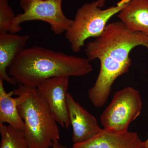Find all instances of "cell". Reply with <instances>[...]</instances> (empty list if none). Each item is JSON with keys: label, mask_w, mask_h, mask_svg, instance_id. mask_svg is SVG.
<instances>
[{"label": "cell", "mask_w": 148, "mask_h": 148, "mask_svg": "<svg viewBox=\"0 0 148 148\" xmlns=\"http://www.w3.org/2000/svg\"><path fill=\"white\" fill-rule=\"evenodd\" d=\"M28 35H18L12 33L0 34V79L13 85L17 84L7 73L12 61L30 40Z\"/></svg>", "instance_id": "30bf717a"}, {"label": "cell", "mask_w": 148, "mask_h": 148, "mask_svg": "<svg viewBox=\"0 0 148 148\" xmlns=\"http://www.w3.org/2000/svg\"><path fill=\"white\" fill-rule=\"evenodd\" d=\"M92 70L87 58L35 46L21 51L9 67L8 72L17 84L37 87L49 79L84 76Z\"/></svg>", "instance_id": "7a4b0ae2"}, {"label": "cell", "mask_w": 148, "mask_h": 148, "mask_svg": "<svg viewBox=\"0 0 148 148\" xmlns=\"http://www.w3.org/2000/svg\"><path fill=\"white\" fill-rule=\"evenodd\" d=\"M117 16L130 31L148 37V0H132Z\"/></svg>", "instance_id": "8fae6325"}, {"label": "cell", "mask_w": 148, "mask_h": 148, "mask_svg": "<svg viewBox=\"0 0 148 148\" xmlns=\"http://www.w3.org/2000/svg\"><path fill=\"white\" fill-rule=\"evenodd\" d=\"M143 101L139 91L127 87L117 91L100 116L105 129L119 132L127 131L130 124L140 115Z\"/></svg>", "instance_id": "5b68a950"}, {"label": "cell", "mask_w": 148, "mask_h": 148, "mask_svg": "<svg viewBox=\"0 0 148 148\" xmlns=\"http://www.w3.org/2000/svg\"><path fill=\"white\" fill-rule=\"evenodd\" d=\"M143 142L136 132H119L103 128L94 138L74 144L72 148H142Z\"/></svg>", "instance_id": "9c48e42d"}, {"label": "cell", "mask_w": 148, "mask_h": 148, "mask_svg": "<svg viewBox=\"0 0 148 148\" xmlns=\"http://www.w3.org/2000/svg\"><path fill=\"white\" fill-rule=\"evenodd\" d=\"M99 7L102 8L105 5L106 0H97Z\"/></svg>", "instance_id": "e0dca14e"}, {"label": "cell", "mask_w": 148, "mask_h": 148, "mask_svg": "<svg viewBox=\"0 0 148 148\" xmlns=\"http://www.w3.org/2000/svg\"><path fill=\"white\" fill-rule=\"evenodd\" d=\"M63 0H20L23 13L15 16L13 22L15 33L22 30L20 24L26 21L38 20L49 24L56 35L66 32L73 20L67 18L62 8Z\"/></svg>", "instance_id": "8992f818"}, {"label": "cell", "mask_w": 148, "mask_h": 148, "mask_svg": "<svg viewBox=\"0 0 148 148\" xmlns=\"http://www.w3.org/2000/svg\"><path fill=\"white\" fill-rule=\"evenodd\" d=\"M142 148H148V138L145 142H143Z\"/></svg>", "instance_id": "ac0fdd59"}, {"label": "cell", "mask_w": 148, "mask_h": 148, "mask_svg": "<svg viewBox=\"0 0 148 148\" xmlns=\"http://www.w3.org/2000/svg\"><path fill=\"white\" fill-rule=\"evenodd\" d=\"M9 0H0V34H16L13 22L15 16L9 4Z\"/></svg>", "instance_id": "5bb4252c"}, {"label": "cell", "mask_w": 148, "mask_h": 148, "mask_svg": "<svg viewBox=\"0 0 148 148\" xmlns=\"http://www.w3.org/2000/svg\"><path fill=\"white\" fill-rule=\"evenodd\" d=\"M66 102L71 125L73 129L72 140L74 144L86 142L101 132L96 119L74 100L68 92Z\"/></svg>", "instance_id": "ba28073f"}, {"label": "cell", "mask_w": 148, "mask_h": 148, "mask_svg": "<svg viewBox=\"0 0 148 148\" xmlns=\"http://www.w3.org/2000/svg\"><path fill=\"white\" fill-rule=\"evenodd\" d=\"M0 148H30L24 130L0 122Z\"/></svg>", "instance_id": "4fadbf2b"}, {"label": "cell", "mask_w": 148, "mask_h": 148, "mask_svg": "<svg viewBox=\"0 0 148 148\" xmlns=\"http://www.w3.org/2000/svg\"><path fill=\"white\" fill-rule=\"evenodd\" d=\"M13 92L29 148H52L60 138L58 123L37 88L18 84Z\"/></svg>", "instance_id": "3957f363"}, {"label": "cell", "mask_w": 148, "mask_h": 148, "mask_svg": "<svg viewBox=\"0 0 148 148\" xmlns=\"http://www.w3.org/2000/svg\"><path fill=\"white\" fill-rule=\"evenodd\" d=\"M127 4L102 10L95 1L86 3L79 8L71 26L65 32L73 51L75 53L79 52L89 38L100 36L110 18L119 13Z\"/></svg>", "instance_id": "277c9868"}, {"label": "cell", "mask_w": 148, "mask_h": 148, "mask_svg": "<svg viewBox=\"0 0 148 148\" xmlns=\"http://www.w3.org/2000/svg\"><path fill=\"white\" fill-rule=\"evenodd\" d=\"M3 80L0 79V122L24 130V121L18 112L13 91L7 92L4 87Z\"/></svg>", "instance_id": "7c38bea8"}, {"label": "cell", "mask_w": 148, "mask_h": 148, "mask_svg": "<svg viewBox=\"0 0 148 148\" xmlns=\"http://www.w3.org/2000/svg\"><path fill=\"white\" fill-rule=\"evenodd\" d=\"M69 78H52L45 81L37 87L56 121L66 129L71 125L66 102Z\"/></svg>", "instance_id": "52a82bcc"}, {"label": "cell", "mask_w": 148, "mask_h": 148, "mask_svg": "<svg viewBox=\"0 0 148 148\" xmlns=\"http://www.w3.org/2000/svg\"><path fill=\"white\" fill-rule=\"evenodd\" d=\"M52 148H67V147L60 144L58 142V140H56L53 143V146Z\"/></svg>", "instance_id": "9a60e30c"}, {"label": "cell", "mask_w": 148, "mask_h": 148, "mask_svg": "<svg viewBox=\"0 0 148 148\" xmlns=\"http://www.w3.org/2000/svg\"><path fill=\"white\" fill-rule=\"evenodd\" d=\"M132 1V0H121L119 2L117 3V5L119 6H121L127 4Z\"/></svg>", "instance_id": "2e32d148"}, {"label": "cell", "mask_w": 148, "mask_h": 148, "mask_svg": "<svg viewBox=\"0 0 148 148\" xmlns=\"http://www.w3.org/2000/svg\"><path fill=\"white\" fill-rule=\"evenodd\" d=\"M138 46L148 49V37L141 32L130 31L121 21L107 25L100 36L86 44L88 59L90 61L97 58L101 63L95 84L88 91L93 106L100 108L105 105L115 81L129 71L132 64L130 53Z\"/></svg>", "instance_id": "6da1fadb"}]
</instances>
